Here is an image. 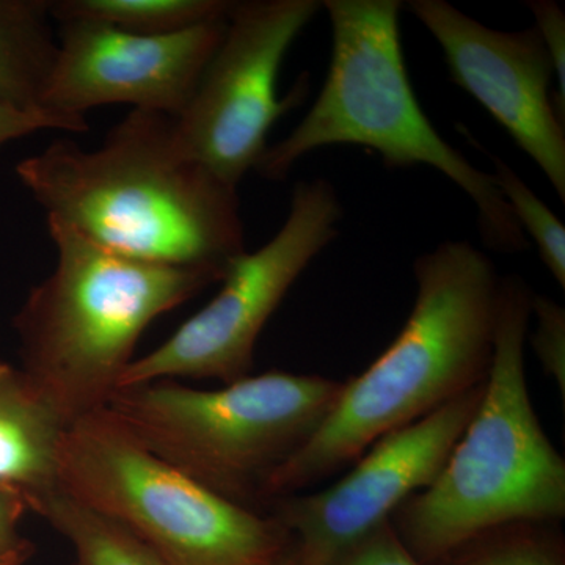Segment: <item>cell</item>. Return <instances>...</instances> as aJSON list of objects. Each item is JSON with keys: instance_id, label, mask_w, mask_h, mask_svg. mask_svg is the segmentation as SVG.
Segmentation results:
<instances>
[{"instance_id": "obj_1", "label": "cell", "mask_w": 565, "mask_h": 565, "mask_svg": "<svg viewBox=\"0 0 565 565\" xmlns=\"http://www.w3.org/2000/svg\"><path fill=\"white\" fill-rule=\"evenodd\" d=\"M17 174L47 217L128 258L225 274L247 252L237 188L185 158L169 115L132 109L96 150L54 140Z\"/></svg>"}, {"instance_id": "obj_2", "label": "cell", "mask_w": 565, "mask_h": 565, "mask_svg": "<svg viewBox=\"0 0 565 565\" xmlns=\"http://www.w3.org/2000/svg\"><path fill=\"white\" fill-rule=\"evenodd\" d=\"M414 274L416 299L403 330L364 373L344 382L318 433L274 476L269 508L484 384L501 291L492 259L467 241H446L416 258Z\"/></svg>"}, {"instance_id": "obj_3", "label": "cell", "mask_w": 565, "mask_h": 565, "mask_svg": "<svg viewBox=\"0 0 565 565\" xmlns=\"http://www.w3.org/2000/svg\"><path fill=\"white\" fill-rule=\"evenodd\" d=\"M533 296L519 275L501 277L492 364L481 403L437 479L390 520L423 565H433L490 527L559 523L565 516V462L542 429L527 392L525 343Z\"/></svg>"}, {"instance_id": "obj_4", "label": "cell", "mask_w": 565, "mask_h": 565, "mask_svg": "<svg viewBox=\"0 0 565 565\" xmlns=\"http://www.w3.org/2000/svg\"><path fill=\"white\" fill-rule=\"evenodd\" d=\"M322 10L332 28L329 74L302 121L267 148L256 172L266 180H285L303 156L337 145L373 150L388 169L433 167L473 202L487 248L527 250L530 241L492 174L468 161L424 114L404 61L403 3L326 0Z\"/></svg>"}, {"instance_id": "obj_5", "label": "cell", "mask_w": 565, "mask_h": 565, "mask_svg": "<svg viewBox=\"0 0 565 565\" xmlns=\"http://www.w3.org/2000/svg\"><path fill=\"white\" fill-rule=\"evenodd\" d=\"M47 228L57 264L13 327L21 370L71 426L107 407L150 323L225 274L128 258L55 218Z\"/></svg>"}, {"instance_id": "obj_6", "label": "cell", "mask_w": 565, "mask_h": 565, "mask_svg": "<svg viewBox=\"0 0 565 565\" xmlns=\"http://www.w3.org/2000/svg\"><path fill=\"white\" fill-rule=\"evenodd\" d=\"M343 385L285 371L217 390L158 381L118 390L106 408L152 455L218 497L269 514L274 476L318 433Z\"/></svg>"}, {"instance_id": "obj_7", "label": "cell", "mask_w": 565, "mask_h": 565, "mask_svg": "<svg viewBox=\"0 0 565 565\" xmlns=\"http://www.w3.org/2000/svg\"><path fill=\"white\" fill-rule=\"evenodd\" d=\"M62 492L118 523L167 565H270L291 548L273 514L234 504L152 455L107 408L66 429Z\"/></svg>"}, {"instance_id": "obj_8", "label": "cell", "mask_w": 565, "mask_h": 565, "mask_svg": "<svg viewBox=\"0 0 565 565\" xmlns=\"http://www.w3.org/2000/svg\"><path fill=\"white\" fill-rule=\"evenodd\" d=\"M343 214L332 182H297L273 239L237 256L217 296L159 348L134 360L118 390L177 379L228 385L252 375L259 334L297 278L337 239Z\"/></svg>"}, {"instance_id": "obj_9", "label": "cell", "mask_w": 565, "mask_h": 565, "mask_svg": "<svg viewBox=\"0 0 565 565\" xmlns=\"http://www.w3.org/2000/svg\"><path fill=\"white\" fill-rule=\"evenodd\" d=\"M321 10L319 0L233 2L221 44L191 103L174 118L185 158L234 188L256 170L270 129L300 95L278 96L282 61Z\"/></svg>"}, {"instance_id": "obj_10", "label": "cell", "mask_w": 565, "mask_h": 565, "mask_svg": "<svg viewBox=\"0 0 565 565\" xmlns=\"http://www.w3.org/2000/svg\"><path fill=\"white\" fill-rule=\"evenodd\" d=\"M484 384L375 441L333 486L274 501L269 514L291 537L292 564H340L408 498L433 484L481 403Z\"/></svg>"}, {"instance_id": "obj_11", "label": "cell", "mask_w": 565, "mask_h": 565, "mask_svg": "<svg viewBox=\"0 0 565 565\" xmlns=\"http://www.w3.org/2000/svg\"><path fill=\"white\" fill-rule=\"evenodd\" d=\"M228 14L172 35H137L103 22L61 21L58 54L41 110L88 131L85 114L129 104L178 118L225 35Z\"/></svg>"}, {"instance_id": "obj_12", "label": "cell", "mask_w": 565, "mask_h": 565, "mask_svg": "<svg viewBox=\"0 0 565 565\" xmlns=\"http://www.w3.org/2000/svg\"><path fill=\"white\" fill-rule=\"evenodd\" d=\"M407 10L444 52L449 76L503 126L565 202V117L555 70L535 28H487L445 0H411Z\"/></svg>"}, {"instance_id": "obj_13", "label": "cell", "mask_w": 565, "mask_h": 565, "mask_svg": "<svg viewBox=\"0 0 565 565\" xmlns=\"http://www.w3.org/2000/svg\"><path fill=\"white\" fill-rule=\"evenodd\" d=\"M68 424L21 367L0 362V486L29 511L58 487V455Z\"/></svg>"}, {"instance_id": "obj_14", "label": "cell", "mask_w": 565, "mask_h": 565, "mask_svg": "<svg viewBox=\"0 0 565 565\" xmlns=\"http://www.w3.org/2000/svg\"><path fill=\"white\" fill-rule=\"evenodd\" d=\"M50 20V0H0V102L14 109L43 111L58 54Z\"/></svg>"}, {"instance_id": "obj_15", "label": "cell", "mask_w": 565, "mask_h": 565, "mask_svg": "<svg viewBox=\"0 0 565 565\" xmlns=\"http://www.w3.org/2000/svg\"><path fill=\"white\" fill-rule=\"evenodd\" d=\"M232 0H54L51 18L58 22H103L137 35H172L225 18Z\"/></svg>"}, {"instance_id": "obj_16", "label": "cell", "mask_w": 565, "mask_h": 565, "mask_svg": "<svg viewBox=\"0 0 565 565\" xmlns=\"http://www.w3.org/2000/svg\"><path fill=\"white\" fill-rule=\"evenodd\" d=\"M35 514L70 542L76 565H167L125 527L73 500L61 487Z\"/></svg>"}, {"instance_id": "obj_17", "label": "cell", "mask_w": 565, "mask_h": 565, "mask_svg": "<svg viewBox=\"0 0 565 565\" xmlns=\"http://www.w3.org/2000/svg\"><path fill=\"white\" fill-rule=\"evenodd\" d=\"M433 565H565L557 523L512 522L457 545Z\"/></svg>"}, {"instance_id": "obj_18", "label": "cell", "mask_w": 565, "mask_h": 565, "mask_svg": "<svg viewBox=\"0 0 565 565\" xmlns=\"http://www.w3.org/2000/svg\"><path fill=\"white\" fill-rule=\"evenodd\" d=\"M492 162V177L498 191L519 223L526 239H533L548 273L565 288V228L564 223L508 166L503 159L487 152Z\"/></svg>"}, {"instance_id": "obj_19", "label": "cell", "mask_w": 565, "mask_h": 565, "mask_svg": "<svg viewBox=\"0 0 565 565\" xmlns=\"http://www.w3.org/2000/svg\"><path fill=\"white\" fill-rule=\"evenodd\" d=\"M531 316H535V330L531 334L539 362L544 373L556 382L561 399H565V310L555 300L533 296Z\"/></svg>"}, {"instance_id": "obj_20", "label": "cell", "mask_w": 565, "mask_h": 565, "mask_svg": "<svg viewBox=\"0 0 565 565\" xmlns=\"http://www.w3.org/2000/svg\"><path fill=\"white\" fill-rule=\"evenodd\" d=\"M534 17L535 31L541 35L553 70H555L556 106L565 117V14L553 0H531L526 3Z\"/></svg>"}, {"instance_id": "obj_21", "label": "cell", "mask_w": 565, "mask_h": 565, "mask_svg": "<svg viewBox=\"0 0 565 565\" xmlns=\"http://www.w3.org/2000/svg\"><path fill=\"white\" fill-rule=\"evenodd\" d=\"M28 511L20 493L0 486V565H25L35 555V544L21 530Z\"/></svg>"}, {"instance_id": "obj_22", "label": "cell", "mask_w": 565, "mask_h": 565, "mask_svg": "<svg viewBox=\"0 0 565 565\" xmlns=\"http://www.w3.org/2000/svg\"><path fill=\"white\" fill-rule=\"evenodd\" d=\"M338 565H423L404 545L392 523H385L360 542Z\"/></svg>"}, {"instance_id": "obj_23", "label": "cell", "mask_w": 565, "mask_h": 565, "mask_svg": "<svg viewBox=\"0 0 565 565\" xmlns=\"http://www.w3.org/2000/svg\"><path fill=\"white\" fill-rule=\"evenodd\" d=\"M41 129L74 132L68 122L46 111H24L0 102V147L7 141L31 136Z\"/></svg>"}, {"instance_id": "obj_24", "label": "cell", "mask_w": 565, "mask_h": 565, "mask_svg": "<svg viewBox=\"0 0 565 565\" xmlns=\"http://www.w3.org/2000/svg\"><path fill=\"white\" fill-rule=\"evenodd\" d=\"M270 565H294L292 556H291V548H289L288 552H286L285 555H282L280 557V559L275 561V563L270 564Z\"/></svg>"}, {"instance_id": "obj_25", "label": "cell", "mask_w": 565, "mask_h": 565, "mask_svg": "<svg viewBox=\"0 0 565 565\" xmlns=\"http://www.w3.org/2000/svg\"><path fill=\"white\" fill-rule=\"evenodd\" d=\"M73 565H76V564H73Z\"/></svg>"}]
</instances>
